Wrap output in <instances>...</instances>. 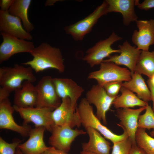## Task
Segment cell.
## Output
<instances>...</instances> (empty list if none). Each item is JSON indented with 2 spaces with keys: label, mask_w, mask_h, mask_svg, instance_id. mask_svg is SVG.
<instances>
[{
  "label": "cell",
  "mask_w": 154,
  "mask_h": 154,
  "mask_svg": "<svg viewBox=\"0 0 154 154\" xmlns=\"http://www.w3.org/2000/svg\"><path fill=\"white\" fill-rule=\"evenodd\" d=\"M15 111L8 98L0 102V128L11 130L23 137L29 136L31 127L27 124L21 126L17 124L13 116Z\"/></svg>",
  "instance_id": "obj_15"
},
{
  "label": "cell",
  "mask_w": 154,
  "mask_h": 154,
  "mask_svg": "<svg viewBox=\"0 0 154 154\" xmlns=\"http://www.w3.org/2000/svg\"><path fill=\"white\" fill-rule=\"evenodd\" d=\"M21 141L19 139H16L9 143L0 137V154H15L16 149Z\"/></svg>",
  "instance_id": "obj_30"
},
{
  "label": "cell",
  "mask_w": 154,
  "mask_h": 154,
  "mask_svg": "<svg viewBox=\"0 0 154 154\" xmlns=\"http://www.w3.org/2000/svg\"><path fill=\"white\" fill-rule=\"evenodd\" d=\"M61 100L60 104L51 113L54 124L67 125L72 128L75 127H80L82 124L77 108L74 107L69 98Z\"/></svg>",
  "instance_id": "obj_12"
},
{
  "label": "cell",
  "mask_w": 154,
  "mask_h": 154,
  "mask_svg": "<svg viewBox=\"0 0 154 154\" xmlns=\"http://www.w3.org/2000/svg\"><path fill=\"white\" fill-rule=\"evenodd\" d=\"M135 140L137 145L147 154H154V138L147 133L145 129L138 128Z\"/></svg>",
  "instance_id": "obj_27"
},
{
  "label": "cell",
  "mask_w": 154,
  "mask_h": 154,
  "mask_svg": "<svg viewBox=\"0 0 154 154\" xmlns=\"http://www.w3.org/2000/svg\"><path fill=\"white\" fill-rule=\"evenodd\" d=\"M15 110L18 112L23 119V125L31 122L35 127H43L51 132L54 123L51 117L53 110L48 108L36 107L21 108L13 106Z\"/></svg>",
  "instance_id": "obj_9"
},
{
  "label": "cell",
  "mask_w": 154,
  "mask_h": 154,
  "mask_svg": "<svg viewBox=\"0 0 154 154\" xmlns=\"http://www.w3.org/2000/svg\"><path fill=\"white\" fill-rule=\"evenodd\" d=\"M33 69L18 64L13 67L3 66L0 68V89L9 96L12 92L20 88L23 82L36 80Z\"/></svg>",
  "instance_id": "obj_2"
},
{
  "label": "cell",
  "mask_w": 154,
  "mask_h": 154,
  "mask_svg": "<svg viewBox=\"0 0 154 154\" xmlns=\"http://www.w3.org/2000/svg\"><path fill=\"white\" fill-rule=\"evenodd\" d=\"M80 154H96L93 153L82 151L80 152Z\"/></svg>",
  "instance_id": "obj_38"
},
{
  "label": "cell",
  "mask_w": 154,
  "mask_h": 154,
  "mask_svg": "<svg viewBox=\"0 0 154 154\" xmlns=\"http://www.w3.org/2000/svg\"><path fill=\"white\" fill-rule=\"evenodd\" d=\"M149 79L150 80L152 84L154 86V74L152 76L151 78Z\"/></svg>",
  "instance_id": "obj_40"
},
{
  "label": "cell",
  "mask_w": 154,
  "mask_h": 154,
  "mask_svg": "<svg viewBox=\"0 0 154 154\" xmlns=\"http://www.w3.org/2000/svg\"><path fill=\"white\" fill-rule=\"evenodd\" d=\"M53 80L59 97L61 99L69 98L74 107L77 109V102L84 91L83 88L71 79L55 78Z\"/></svg>",
  "instance_id": "obj_18"
},
{
  "label": "cell",
  "mask_w": 154,
  "mask_h": 154,
  "mask_svg": "<svg viewBox=\"0 0 154 154\" xmlns=\"http://www.w3.org/2000/svg\"><path fill=\"white\" fill-rule=\"evenodd\" d=\"M118 47L120 51L119 55L110 56L102 62H111L118 65L125 66L130 70L131 74H133L142 51L131 45L127 40L122 45H119Z\"/></svg>",
  "instance_id": "obj_16"
},
{
  "label": "cell",
  "mask_w": 154,
  "mask_h": 154,
  "mask_svg": "<svg viewBox=\"0 0 154 154\" xmlns=\"http://www.w3.org/2000/svg\"><path fill=\"white\" fill-rule=\"evenodd\" d=\"M108 4V13H120L123 17V24L129 25L132 22H136L138 17L135 13L134 6L136 0H106Z\"/></svg>",
  "instance_id": "obj_21"
},
{
  "label": "cell",
  "mask_w": 154,
  "mask_h": 154,
  "mask_svg": "<svg viewBox=\"0 0 154 154\" xmlns=\"http://www.w3.org/2000/svg\"><path fill=\"white\" fill-rule=\"evenodd\" d=\"M45 130L43 127L31 128L29 139L24 143L19 144L17 147L23 154H42L48 147L43 140Z\"/></svg>",
  "instance_id": "obj_19"
},
{
  "label": "cell",
  "mask_w": 154,
  "mask_h": 154,
  "mask_svg": "<svg viewBox=\"0 0 154 154\" xmlns=\"http://www.w3.org/2000/svg\"><path fill=\"white\" fill-rule=\"evenodd\" d=\"M36 87L38 96L35 107L48 108L54 110L60 104L62 100L57 94L53 78L51 76L43 77Z\"/></svg>",
  "instance_id": "obj_7"
},
{
  "label": "cell",
  "mask_w": 154,
  "mask_h": 154,
  "mask_svg": "<svg viewBox=\"0 0 154 154\" xmlns=\"http://www.w3.org/2000/svg\"><path fill=\"white\" fill-rule=\"evenodd\" d=\"M129 154H147L146 152L137 145H133Z\"/></svg>",
  "instance_id": "obj_35"
},
{
  "label": "cell",
  "mask_w": 154,
  "mask_h": 154,
  "mask_svg": "<svg viewBox=\"0 0 154 154\" xmlns=\"http://www.w3.org/2000/svg\"><path fill=\"white\" fill-rule=\"evenodd\" d=\"M48 143L52 147L68 153L71 144L79 135L85 134L87 132L82 129H73L70 126L54 125L51 131Z\"/></svg>",
  "instance_id": "obj_8"
},
{
  "label": "cell",
  "mask_w": 154,
  "mask_h": 154,
  "mask_svg": "<svg viewBox=\"0 0 154 154\" xmlns=\"http://www.w3.org/2000/svg\"><path fill=\"white\" fill-rule=\"evenodd\" d=\"M135 22L138 30L134 31L132 41L138 49L148 51L154 44V19L137 20Z\"/></svg>",
  "instance_id": "obj_13"
},
{
  "label": "cell",
  "mask_w": 154,
  "mask_h": 154,
  "mask_svg": "<svg viewBox=\"0 0 154 154\" xmlns=\"http://www.w3.org/2000/svg\"><path fill=\"white\" fill-rule=\"evenodd\" d=\"M31 0H13L8 12L13 16L20 18L25 29L29 33L34 27L29 21L28 16L29 9L31 4Z\"/></svg>",
  "instance_id": "obj_24"
},
{
  "label": "cell",
  "mask_w": 154,
  "mask_h": 154,
  "mask_svg": "<svg viewBox=\"0 0 154 154\" xmlns=\"http://www.w3.org/2000/svg\"><path fill=\"white\" fill-rule=\"evenodd\" d=\"M15 154H23L20 150L17 147L16 149Z\"/></svg>",
  "instance_id": "obj_39"
},
{
  "label": "cell",
  "mask_w": 154,
  "mask_h": 154,
  "mask_svg": "<svg viewBox=\"0 0 154 154\" xmlns=\"http://www.w3.org/2000/svg\"><path fill=\"white\" fill-rule=\"evenodd\" d=\"M85 129L89 139L88 142L82 143V151L96 154H110V143L94 128L88 127Z\"/></svg>",
  "instance_id": "obj_22"
},
{
  "label": "cell",
  "mask_w": 154,
  "mask_h": 154,
  "mask_svg": "<svg viewBox=\"0 0 154 154\" xmlns=\"http://www.w3.org/2000/svg\"><path fill=\"white\" fill-rule=\"evenodd\" d=\"M14 92V106L21 108L36 107L38 93L36 86L32 82L25 81L22 87Z\"/></svg>",
  "instance_id": "obj_20"
},
{
  "label": "cell",
  "mask_w": 154,
  "mask_h": 154,
  "mask_svg": "<svg viewBox=\"0 0 154 154\" xmlns=\"http://www.w3.org/2000/svg\"><path fill=\"white\" fill-rule=\"evenodd\" d=\"M120 91V96H118L114 100L112 105L116 109L129 108L135 106H146L148 103L139 98L133 92L122 86Z\"/></svg>",
  "instance_id": "obj_25"
},
{
  "label": "cell",
  "mask_w": 154,
  "mask_h": 154,
  "mask_svg": "<svg viewBox=\"0 0 154 154\" xmlns=\"http://www.w3.org/2000/svg\"><path fill=\"white\" fill-rule=\"evenodd\" d=\"M138 127V128L154 130V112L149 105L146 106L145 113L139 117Z\"/></svg>",
  "instance_id": "obj_28"
},
{
  "label": "cell",
  "mask_w": 154,
  "mask_h": 154,
  "mask_svg": "<svg viewBox=\"0 0 154 154\" xmlns=\"http://www.w3.org/2000/svg\"><path fill=\"white\" fill-rule=\"evenodd\" d=\"M122 82L120 81L108 82L105 84L103 87L110 96L116 98L122 86Z\"/></svg>",
  "instance_id": "obj_31"
},
{
  "label": "cell",
  "mask_w": 154,
  "mask_h": 154,
  "mask_svg": "<svg viewBox=\"0 0 154 154\" xmlns=\"http://www.w3.org/2000/svg\"><path fill=\"white\" fill-rule=\"evenodd\" d=\"M3 41L0 45V63L8 60L14 55L30 52L35 48L32 42L19 38L3 32H1Z\"/></svg>",
  "instance_id": "obj_10"
},
{
  "label": "cell",
  "mask_w": 154,
  "mask_h": 154,
  "mask_svg": "<svg viewBox=\"0 0 154 154\" xmlns=\"http://www.w3.org/2000/svg\"><path fill=\"white\" fill-rule=\"evenodd\" d=\"M122 86L136 93L137 96L144 102L148 103L151 101L150 91L141 74L135 72L131 74V78L127 82L122 83Z\"/></svg>",
  "instance_id": "obj_23"
},
{
  "label": "cell",
  "mask_w": 154,
  "mask_h": 154,
  "mask_svg": "<svg viewBox=\"0 0 154 154\" xmlns=\"http://www.w3.org/2000/svg\"><path fill=\"white\" fill-rule=\"evenodd\" d=\"M42 154H69L68 153L51 147L48 148Z\"/></svg>",
  "instance_id": "obj_34"
},
{
  "label": "cell",
  "mask_w": 154,
  "mask_h": 154,
  "mask_svg": "<svg viewBox=\"0 0 154 154\" xmlns=\"http://www.w3.org/2000/svg\"><path fill=\"white\" fill-rule=\"evenodd\" d=\"M147 83L151 94V101L153 102V107L152 108L154 112V86L152 84L149 79L147 80Z\"/></svg>",
  "instance_id": "obj_36"
},
{
  "label": "cell",
  "mask_w": 154,
  "mask_h": 154,
  "mask_svg": "<svg viewBox=\"0 0 154 154\" xmlns=\"http://www.w3.org/2000/svg\"><path fill=\"white\" fill-rule=\"evenodd\" d=\"M32 60L21 64L28 65L36 73L49 68L54 69L60 73L65 69L64 60L60 49L44 42L30 52Z\"/></svg>",
  "instance_id": "obj_1"
},
{
  "label": "cell",
  "mask_w": 154,
  "mask_h": 154,
  "mask_svg": "<svg viewBox=\"0 0 154 154\" xmlns=\"http://www.w3.org/2000/svg\"><path fill=\"white\" fill-rule=\"evenodd\" d=\"M77 110L80 118L81 124L85 129L88 127L94 128L113 143L128 137L125 131H123L121 135H118L102 125L95 115L92 106L86 98L81 99Z\"/></svg>",
  "instance_id": "obj_3"
},
{
  "label": "cell",
  "mask_w": 154,
  "mask_h": 154,
  "mask_svg": "<svg viewBox=\"0 0 154 154\" xmlns=\"http://www.w3.org/2000/svg\"><path fill=\"white\" fill-rule=\"evenodd\" d=\"M116 98L108 96L103 87L98 84L93 85L87 92L86 98L90 104L95 106L97 118L102 121L104 124L106 125V113L110 109Z\"/></svg>",
  "instance_id": "obj_11"
},
{
  "label": "cell",
  "mask_w": 154,
  "mask_h": 154,
  "mask_svg": "<svg viewBox=\"0 0 154 154\" xmlns=\"http://www.w3.org/2000/svg\"><path fill=\"white\" fill-rule=\"evenodd\" d=\"M146 107H141L136 109H118L117 110L116 116L120 120L119 123L117 124L127 133L133 145H137L135 134L138 128L139 117L141 113L145 110Z\"/></svg>",
  "instance_id": "obj_14"
},
{
  "label": "cell",
  "mask_w": 154,
  "mask_h": 154,
  "mask_svg": "<svg viewBox=\"0 0 154 154\" xmlns=\"http://www.w3.org/2000/svg\"><path fill=\"white\" fill-rule=\"evenodd\" d=\"M151 136L152 137H154V130H153L150 132Z\"/></svg>",
  "instance_id": "obj_41"
},
{
  "label": "cell",
  "mask_w": 154,
  "mask_h": 154,
  "mask_svg": "<svg viewBox=\"0 0 154 154\" xmlns=\"http://www.w3.org/2000/svg\"><path fill=\"white\" fill-rule=\"evenodd\" d=\"M59 0H47L45 4V6H50L54 5V4Z\"/></svg>",
  "instance_id": "obj_37"
},
{
  "label": "cell",
  "mask_w": 154,
  "mask_h": 154,
  "mask_svg": "<svg viewBox=\"0 0 154 154\" xmlns=\"http://www.w3.org/2000/svg\"><path fill=\"white\" fill-rule=\"evenodd\" d=\"M13 0H0V11H7L10 7Z\"/></svg>",
  "instance_id": "obj_33"
},
{
  "label": "cell",
  "mask_w": 154,
  "mask_h": 154,
  "mask_svg": "<svg viewBox=\"0 0 154 154\" xmlns=\"http://www.w3.org/2000/svg\"><path fill=\"white\" fill-rule=\"evenodd\" d=\"M108 4L106 0L97 7L90 14L74 23L65 27L66 33L76 41L82 40L89 33L98 19L108 14Z\"/></svg>",
  "instance_id": "obj_4"
},
{
  "label": "cell",
  "mask_w": 154,
  "mask_h": 154,
  "mask_svg": "<svg viewBox=\"0 0 154 154\" xmlns=\"http://www.w3.org/2000/svg\"><path fill=\"white\" fill-rule=\"evenodd\" d=\"M0 31L22 39L31 40L33 38L22 26L21 19L8 11H0Z\"/></svg>",
  "instance_id": "obj_17"
},
{
  "label": "cell",
  "mask_w": 154,
  "mask_h": 154,
  "mask_svg": "<svg viewBox=\"0 0 154 154\" xmlns=\"http://www.w3.org/2000/svg\"><path fill=\"white\" fill-rule=\"evenodd\" d=\"M113 144L110 154H129L133 145L128 137Z\"/></svg>",
  "instance_id": "obj_29"
},
{
  "label": "cell",
  "mask_w": 154,
  "mask_h": 154,
  "mask_svg": "<svg viewBox=\"0 0 154 154\" xmlns=\"http://www.w3.org/2000/svg\"><path fill=\"white\" fill-rule=\"evenodd\" d=\"M135 6L139 9L147 11L154 8V0H145L141 3L136 0Z\"/></svg>",
  "instance_id": "obj_32"
},
{
  "label": "cell",
  "mask_w": 154,
  "mask_h": 154,
  "mask_svg": "<svg viewBox=\"0 0 154 154\" xmlns=\"http://www.w3.org/2000/svg\"><path fill=\"white\" fill-rule=\"evenodd\" d=\"M122 39V37L113 32L108 38L100 40L88 49L86 51V55L82 58L83 60L92 68L100 64L104 58L109 57L111 54L120 53L119 49H114L112 45Z\"/></svg>",
  "instance_id": "obj_6"
},
{
  "label": "cell",
  "mask_w": 154,
  "mask_h": 154,
  "mask_svg": "<svg viewBox=\"0 0 154 154\" xmlns=\"http://www.w3.org/2000/svg\"><path fill=\"white\" fill-rule=\"evenodd\" d=\"M100 65L99 69L90 72L87 78L95 80L98 84L101 86L110 82H127L131 78V73L129 70L113 62H103Z\"/></svg>",
  "instance_id": "obj_5"
},
{
  "label": "cell",
  "mask_w": 154,
  "mask_h": 154,
  "mask_svg": "<svg viewBox=\"0 0 154 154\" xmlns=\"http://www.w3.org/2000/svg\"><path fill=\"white\" fill-rule=\"evenodd\" d=\"M147 76L149 79L154 74V51H142L138 59L135 71Z\"/></svg>",
  "instance_id": "obj_26"
}]
</instances>
